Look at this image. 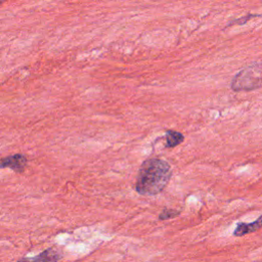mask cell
Masks as SVG:
<instances>
[{
    "instance_id": "6da1fadb",
    "label": "cell",
    "mask_w": 262,
    "mask_h": 262,
    "mask_svg": "<svg viewBox=\"0 0 262 262\" xmlns=\"http://www.w3.org/2000/svg\"><path fill=\"white\" fill-rule=\"evenodd\" d=\"M171 175L168 162L160 158H148L139 168L135 190L142 195L158 194L166 187Z\"/></svg>"
},
{
    "instance_id": "7a4b0ae2",
    "label": "cell",
    "mask_w": 262,
    "mask_h": 262,
    "mask_svg": "<svg viewBox=\"0 0 262 262\" xmlns=\"http://www.w3.org/2000/svg\"><path fill=\"white\" fill-rule=\"evenodd\" d=\"M262 87V67L252 66L237 73L231 81L234 91H249Z\"/></svg>"
},
{
    "instance_id": "3957f363",
    "label": "cell",
    "mask_w": 262,
    "mask_h": 262,
    "mask_svg": "<svg viewBox=\"0 0 262 262\" xmlns=\"http://www.w3.org/2000/svg\"><path fill=\"white\" fill-rule=\"evenodd\" d=\"M61 257L62 253L60 250L56 248H48L33 258L24 257L16 262H57L61 259Z\"/></svg>"
},
{
    "instance_id": "277c9868",
    "label": "cell",
    "mask_w": 262,
    "mask_h": 262,
    "mask_svg": "<svg viewBox=\"0 0 262 262\" xmlns=\"http://www.w3.org/2000/svg\"><path fill=\"white\" fill-rule=\"evenodd\" d=\"M27 165V158L21 154H14L0 159V169L9 168L15 172H23Z\"/></svg>"
},
{
    "instance_id": "5b68a950",
    "label": "cell",
    "mask_w": 262,
    "mask_h": 262,
    "mask_svg": "<svg viewBox=\"0 0 262 262\" xmlns=\"http://www.w3.org/2000/svg\"><path fill=\"white\" fill-rule=\"evenodd\" d=\"M262 227V215L256 219L254 222L251 223H244L241 222L236 225L234 231H233V235L234 236H242L251 232H254L258 229H260Z\"/></svg>"
},
{
    "instance_id": "8992f818",
    "label": "cell",
    "mask_w": 262,
    "mask_h": 262,
    "mask_svg": "<svg viewBox=\"0 0 262 262\" xmlns=\"http://www.w3.org/2000/svg\"><path fill=\"white\" fill-rule=\"evenodd\" d=\"M184 140V135L178 131L167 130L166 131V147H174Z\"/></svg>"
},
{
    "instance_id": "52a82bcc",
    "label": "cell",
    "mask_w": 262,
    "mask_h": 262,
    "mask_svg": "<svg viewBox=\"0 0 262 262\" xmlns=\"http://www.w3.org/2000/svg\"><path fill=\"white\" fill-rule=\"evenodd\" d=\"M180 214L179 211L173 210V209H164L162 211V213L159 215V219L160 220H167V219H171L174 218L176 216H178Z\"/></svg>"
},
{
    "instance_id": "ba28073f",
    "label": "cell",
    "mask_w": 262,
    "mask_h": 262,
    "mask_svg": "<svg viewBox=\"0 0 262 262\" xmlns=\"http://www.w3.org/2000/svg\"><path fill=\"white\" fill-rule=\"evenodd\" d=\"M255 16H260V14H248V15H246L245 17H239V18H237V19H234V20H232L228 26H231L232 24H238V25H243V24H245L248 19H250V18H252V17H255Z\"/></svg>"
}]
</instances>
